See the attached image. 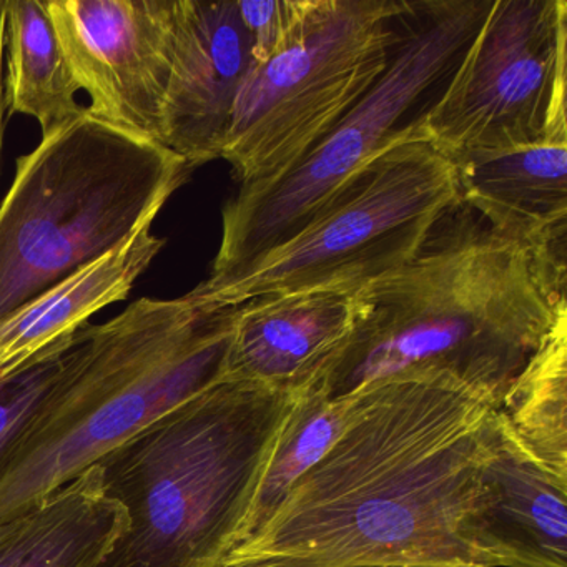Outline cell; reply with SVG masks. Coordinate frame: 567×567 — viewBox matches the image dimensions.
<instances>
[{"label":"cell","mask_w":567,"mask_h":567,"mask_svg":"<svg viewBox=\"0 0 567 567\" xmlns=\"http://www.w3.org/2000/svg\"><path fill=\"white\" fill-rule=\"evenodd\" d=\"M251 61V39L237 0H174L162 145L192 171L220 158Z\"/></svg>","instance_id":"obj_11"},{"label":"cell","mask_w":567,"mask_h":567,"mask_svg":"<svg viewBox=\"0 0 567 567\" xmlns=\"http://www.w3.org/2000/svg\"><path fill=\"white\" fill-rule=\"evenodd\" d=\"M69 350L59 351L41 363L0 381V474L4 473L22 434L61 374Z\"/></svg>","instance_id":"obj_20"},{"label":"cell","mask_w":567,"mask_h":567,"mask_svg":"<svg viewBox=\"0 0 567 567\" xmlns=\"http://www.w3.org/2000/svg\"><path fill=\"white\" fill-rule=\"evenodd\" d=\"M350 411V396L327 400L310 391H298L255 489L241 543L267 523L291 487L327 453L347 424Z\"/></svg>","instance_id":"obj_19"},{"label":"cell","mask_w":567,"mask_h":567,"mask_svg":"<svg viewBox=\"0 0 567 567\" xmlns=\"http://www.w3.org/2000/svg\"><path fill=\"white\" fill-rule=\"evenodd\" d=\"M566 310V277L460 202L413 260L364 288L350 337L301 391L341 400L378 381L426 378L499 410Z\"/></svg>","instance_id":"obj_2"},{"label":"cell","mask_w":567,"mask_h":567,"mask_svg":"<svg viewBox=\"0 0 567 567\" xmlns=\"http://www.w3.org/2000/svg\"><path fill=\"white\" fill-rule=\"evenodd\" d=\"M451 162L460 200L497 237L566 277L567 131L527 147Z\"/></svg>","instance_id":"obj_12"},{"label":"cell","mask_w":567,"mask_h":567,"mask_svg":"<svg viewBox=\"0 0 567 567\" xmlns=\"http://www.w3.org/2000/svg\"><path fill=\"white\" fill-rule=\"evenodd\" d=\"M497 411L537 461L567 477V310Z\"/></svg>","instance_id":"obj_18"},{"label":"cell","mask_w":567,"mask_h":567,"mask_svg":"<svg viewBox=\"0 0 567 567\" xmlns=\"http://www.w3.org/2000/svg\"><path fill=\"white\" fill-rule=\"evenodd\" d=\"M298 391L221 378L105 454L127 529L99 567H221Z\"/></svg>","instance_id":"obj_4"},{"label":"cell","mask_w":567,"mask_h":567,"mask_svg":"<svg viewBox=\"0 0 567 567\" xmlns=\"http://www.w3.org/2000/svg\"><path fill=\"white\" fill-rule=\"evenodd\" d=\"M45 11L94 117L162 145L174 0H49Z\"/></svg>","instance_id":"obj_10"},{"label":"cell","mask_w":567,"mask_h":567,"mask_svg":"<svg viewBox=\"0 0 567 567\" xmlns=\"http://www.w3.org/2000/svg\"><path fill=\"white\" fill-rule=\"evenodd\" d=\"M404 0H303L287 38L251 61L220 158L240 187L290 171L380 79Z\"/></svg>","instance_id":"obj_8"},{"label":"cell","mask_w":567,"mask_h":567,"mask_svg":"<svg viewBox=\"0 0 567 567\" xmlns=\"http://www.w3.org/2000/svg\"><path fill=\"white\" fill-rule=\"evenodd\" d=\"M125 529L127 514L105 493L95 464L38 506L0 520V567H99Z\"/></svg>","instance_id":"obj_16"},{"label":"cell","mask_w":567,"mask_h":567,"mask_svg":"<svg viewBox=\"0 0 567 567\" xmlns=\"http://www.w3.org/2000/svg\"><path fill=\"white\" fill-rule=\"evenodd\" d=\"M6 51V2L0 0V162L4 148V84H2V58Z\"/></svg>","instance_id":"obj_22"},{"label":"cell","mask_w":567,"mask_h":567,"mask_svg":"<svg viewBox=\"0 0 567 567\" xmlns=\"http://www.w3.org/2000/svg\"><path fill=\"white\" fill-rule=\"evenodd\" d=\"M301 6L303 0H237L238 12L251 39L254 62L268 58L287 38Z\"/></svg>","instance_id":"obj_21"},{"label":"cell","mask_w":567,"mask_h":567,"mask_svg":"<svg viewBox=\"0 0 567 567\" xmlns=\"http://www.w3.org/2000/svg\"><path fill=\"white\" fill-rule=\"evenodd\" d=\"M456 172L423 135L371 158L297 235L212 290L185 295L207 310L270 295L361 290L404 267L460 204Z\"/></svg>","instance_id":"obj_7"},{"label":"cell","mask_w":567,"mask_h":567,"mask_svg":"<svg viewBox=\"0 0 567 567\" xmlns=\"http://www.w3.org/2000/svg\"><path fill=\"white\" fill-rule=\"evenodd\" d=\"M567 2L496 0L421 118L447 161L567 131Z\"/></svg>","instance_id":"obj_9"},{"label":"cell","mask_w":567,"mask_h":567,"mask_svg":"<svg viewBox=\"0 0 567 567\" xmlns=\"http://www.w3.org/2000/svg\"><path fill=\"white\" fill-rule=\"evenodd\" d=\"M192 168L85 109L19 158L0 205V320L155 220Z\"/></svg>","instance_id":"obj_5"},{"label":"cell","mask_w":567,"mask_h":567,"mask_svg":"<svg viewBox=\"0 0 567 567\" xmlns=\"http://www.w3.org/2000/svg\"><path fill=\"white\" fill-rule=\"evenodd\" d=\"M364 310L361 290L270 295L235 307L224 378L301 391Z\"/></svg>","instance_id":"obj_13"},{"label":"cell","mask_w":567,"mask_h":567,"mask_svg":"<svg viewBox=\"0 0 567 567\" xmlns=\"http://www.w3.org/2000/svg\"><path fill=\"white\" fill-rule=\"evenodd\" d=\"M350 398L327 453L221 567H497L477 534L496 408L426 378Z\"/></svg>","instance_id":"obj_1"},{"label":"cell","mask_w":567,"mask_h":567,"mask_svg":"<svg viewBox=\"0 0 567 567\" xmlns=\"http://www.w3.org/2000/svg\"><path fill=\"white\" fill-rule=\"evenodd\" d=\"M4 104L9 114L34 118L42 137L54 134L81 117L78 82L55 34L44 2L9 0L6 2Z\"/></svg>","instance_id":"obj_17"},{"label":"cell","mask_w":567,"mask_h":567,"mask_svg":"<svg viewBox=\"0 0 567 567\" xmlns=\"http://www.w3.org/2000/svg\"><path fill=\"white\" fill-rule=\"evenodd\" d=\"M491 6L489 0L404 2L390 61L370 91L290 171L260 187L238 188L225 204L220 248L207 280L195 288L212 290L237 277L313 220L371 158L423 135L421 118Z\"/></svg>","instance_id":"obj_6"},{"label":"cell","mask_w":567,"mask_h":567,"mask_svg":"<svg viewBox=\"0 0 567 567\" xmlns=\"http://www.w3.org/2000/svg\"><path fill=\"white\" fill-rule=\"evenodd\" d=\"M235 307L141 298L82 328L0 474V520L38 506L105 454L224 378Z\"/></svg>","instance_id":"obj_3"},{"label":"cell","mask_w":567,"mask_h":567,"mask_svg":"<svg viewBox=\"0 0 567 567\" xmlns=\"http://www.w3.org/2000/svg\"><path fill=\"white\" fill-rule=\"evenodd\" d=\"M480 543L497 567H567V477L537 461L499 411L487 430Z\"/></svg>","instance_id":"obj_14"},{"label":"cell","mask_w":567,"mask_h":567,"mask_svg":"<svg viewBox=\"0 0 567 567\" xmlns=\"http://www.w3.org/2000/svg\"><path fill=\"white\" fill-rule=\"evenodd\" d=\"M377 567H391V566H377Z\"/></svg>","instance_id":"obj_23"},{"label":"cell","mask_w":567,"mask_h":567,"mask_svg":"<svg viewBox=\"0 0 567 567\" xmlns=\"http://www.w3.org/2000/svg\"><path fill=\"white\" fill-rule=\"evenodd\" d=\"M152 224L0 320V381L69 350L97 311L128 297L165 247Z\"/></svg>","instance_id":"obj_15"}]
</instances>
